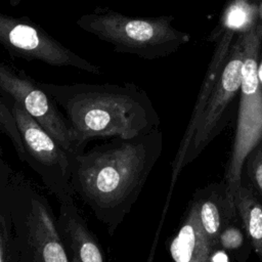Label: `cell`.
<instances>
[{"instance_id": "obj_1", "label": "cell", "mask_w": 262, "mask_h": 262, "mask_svg": "<svg viewBox=\"0 0 262 262\" xmlns=\"http://www.w3.org/2000/svg\"><path fill=\"white\" fill-rule=\"evenodd\" d=\"M163 150L158 128L71 154L74 194L112 235L129 214Z\"/></svg>"}, {"instance_id": "obj_2", "label": "cell", "mask_w": 262, "mask_h": 262, "mask_svg": "<svg viewBox=\"0 0 262 262\" xmlns=\"http://www.w3.org/2000/svg\"><path fill=\"white\" fill-rule=\"evenodd\" d=\"M37 83L62 110L79 150L91 139L132 138L159 128L148 96L133 83Z\"/></svg>"}, {"instance_id": "obj_3", "label": "cell", "mask_w": 262, "mask_h": 262, "mask_svg": "<svg viewBox=\"0 0 262 262\" xmlns=\"http://www.w3.org/2000/svg\"><path fill=\"white\" fill-rule=\"evenodd\" d=\"M5 196L20 262H70L57 216L44 194L14 173Z\"/></svg>"}, {"instance_id": "obj_4", "label": "cell", "mask_w": 262, "mask_h": 262, "mask_svg": "<svg viewBox=\"0 0 262 262\" xmlns=\"http://www.w3.org/2000/svg\"><path fill=\"white\" fill-rule=\"evenodd\" d=\"M172 19L167 15L131 16L108 7H96L81 15L76 24L81 30L111 44L116 52L154 59L173 52L189 38L171 25Z\"/></svg>"}, {"instance_id": "obj_5", "label": "cell", "mask_w": 262, "mask_h": 262, "mask_svg": "<svg viewBox=\"0 0 262 262\" xmlns=\"http://www.w3.org/2000/svg\"><path fill=\"white\" fill-rule=\"evenodd\" d=\"M243 36L244 62L237 122L223 178L233 196L241 184L245 158L262 137V86L258 78V56L262 35L256 26Z\"/></svg>"}, {"instance_id": "obj_6", "label": "cell", "mask_w": 262, "mask_h": 262, "mask_svg": "<svg viewBox=\"0 0 262 262\" xmlns=\"http://www.w3.org/2000/svg\"><path fill=\"white\" fill-rule=\"evenodd\" d=\"M0 46L14 57L101 75L102 68L77 54L26 16L0 12Z\"/></svg>"}, {"instance_id": "obj_7", "label": "cell", "mask_w": 262, "mask_h": 262, "mask_svg": "<svg viewBox=\"0 0 262 262\" xmlns=\"http://www.w3.org/2000/svg\"><path fill=\"white\" fill-rule=\"evenodd\" d=\"M9 101L27 154L26 163L39 175L58 203L74 198L71 154L17 102Z\"/></svg>"}, {"instance_id": "obj_8", "label": "cell", "mask_w": 262, "mask_h": 262, "mask_svg": "<svg viewBox=\"0 0 262 262\" xmlns=\"http://www.w3.org/2000/svg\"><path fill=\"white\" fill-rule=\"evenodd\" d=\"M0 93L17 102L67 151H79L67 119L54 99L23 70L1 60Z\"/></svg>"}, {"instance_id": "obj_9", "label": "cell", "mask_w": 262, "mask_h": 262, "mask_svg": "<svg viewBox=\"0 0 262 262\" xmlns=\"http://www.w3.org/2000/svg\"><path fill=\"white\" fill-rule=\"evenodd\" d=\"M244 62V36L230 48L222 73L206 104L202 119L183 158L181 168L190 164L223 130L227 123L229 105L241 89Z\"/></svg>"}, {"instance_id": "obj_10", "label": "cell", "mask_w": 262, "mask_h": 262, "mask_svg": "<svg viewBox=\"0 0 262 262\" xmlns=\"http://www.w3.org/2000/svg\"><path fill=\"white\" fill-rule=\"evenodd\" d=\"M173 262H231L229 255L212 243L202 227L194 202L191 200L183 219L168 241Z\"/></svg>"}, {"instance_id": "obj_11", "label": "cell", "mask_w": 262, "mask_h": 262, "mask_svg": "<svg viewBox=\"0 0 262 262\" xmlns=\"http://www.w3.org/2000/svg\"><path fill=\"white\" fill-rule=\"evenodd\" d=\"M234 32L230 30H223V34L221 35L218 44L215 48L214 54L212 56V59L210 61V64L208 67L205 79L203 81V84L201 86L200 92L196 97V101L194 103L189 122L187 124V127L184 131V134L180 140L179 147L177 149V152L174 157V160L171 164V182H170V188H169V193H168V200L166 203L170 202L171 195H172V190L174 188V185L176 183V180L181 173V164L183 161V158L185 156V152L188 148V145L190 144L192 137L194 135V132L198 128V125L202 119L203 113L205 111L206 104L214 90V87L222 73V70L224 68L225 61L228 57L230 48H231V42L234 36Z\"/></svg>"}, {"instance_id": "obj_12", "label": "cell", "mask_w": 262, "mask_h": 262, "mask_svg": "<svg viewBox=\"0 0 262 262\" xmlns=\"http://www.w3.org/2000/svg\"><path fill=\"white\" fill-rule=\"evenodd\" d=\"M57 224L70 262H106L101 244L78 210L74 198L59 203Z\"/></svg>"}, {"instance_id": "obj_13", "label": "cell", "mask_w": 262, "mask_h": 262, "mask_svg": "<svg viewBox=\"0 0 262 262\" xmlns=\"http://www.w3.org/2000/svg\"><path fill=\"white\" fill-rule=\"evenodd\" d=\"M191 200L195 204L203 229L214 244H217L224 227L241 219L233 195L224 180L199 188Z\"/></svg>"}, {"instance_id": "obj_14", "label": "cell", "mask_w": 262, "mask_h": 262, "mask_svg": "<svg viewBox=\"0 0 262 262\" xmlns=\"http://www.w3.org/2000/svg\"><path fill=\"white\" fill-rule=\"evenodd\" d=\"M233 199L253 250L262 261V201L243 179Z\"/></svg>"}, {"instance_id": "obj_15", "label": "cell", "mask_w": 262, "mask_h": 262, "mask_svg": "<svg viewBox=\"0 0 262 262\" xmlns=\"http://www.w3.org/2000/svg\"><path fill=\"white\" fill-rule=\"evenodd\" d=\"M258 24V2L231 0L221 15L223 30L246 34Z\"/></svg>"}, {"instance_id": "obj_16", "label": "cell", "mask_w": 262, "mask_h": 262, "mask_svg": "<svg viewBox=\"0 0 262 262\" xmlns=\"http://www.w3.org/2000/svg\"><path fill=\"white\" fill-rule=\"evenodd\" d=\"M217 244L234 262H247L253 251L252 243L241 219L223 228L217 238Z\"/></svg>"}, {"instance_id": "obj_17", "label": "cell", "mask_w": 262, "mask_h": 262, "mask_svg": "<svg viewBox=\"0 0 262 262\" xmlns=\"http://www.w3.org/2000/svg\"><path fill=\"white\" fill-rule=\"evenodd\" d=\"M0 262H20L6 196L0 202Z\"/></svg>"}, {"instance_id": "obj_18", "label": "cell", "mask_w": 262, "mask_h": 262, "mask_svg": "<svg viewBox=\"0 0 262 262\" xmlns=\"http://www.w3.org/2000/svg\"><path fill=\"white\" fill-rule=\"evenodd\" d=\"M242 179L262 201V137L250 149L245 158Z\"/></svg>"}, {"instance_id": "obj_19", "label": "cell", "mask_w": 262, "mask_h": 262, "mask_svg": "<svg viewBox=\"0 0 262 262\" xmlns=\"http://www.w3.org/2000/svg\"><path fill=\"white\" fill-rule=\"evenodd\" d=\"M0 132L4 133L11 141L18 159L26 163L27 154L25 150L21 135L19 133L16 120L11 110L9 99L0 93Z\"/></svg>"}, {"instance_id": "obj_20", "label": "cell", "mask_w": 262, "mask_h": 262, "mask_svg": "<svg viewBox=\"0 0 262 262\" xmlns=\"http://www.w3.org/2000/svg\"><path fill=\"white\" fill-rule=\"evenodd\" d=\"M14 173L15 172L9 167L8 163L6 162L0 145V202L5 196Z\"/></svg>"}, {"instance_id": "obj_21", "label": "cell", "mask_w": 262, "mask_h": 262, "mask_svg": "<svg viewBox=\"0 0 262 262\" xmlns=\"http://www.w3.org/2000/svg\"><path fill=\"white\" fill-rule=\"evenodd\" d=\"M163 219H161V222H160V225L158 227V230L156 232V236H155V239H154V243H152V246H151V249H150V252H149V255H148V258H147V261L146 262H152L154 261V256H155V252H156V247H157V244H158V238H159V234H160V230L162 228V224H163Z\"/></svg>"}, {"instance_id": "obj_22", "label": "cell", "mask_w": 262, "mask_h": 262, "mask_svg": "<svg viewBox=\"0 0 262 262\" xmlns=\"http://www.w3.org/2000/svg\"><path fill=\"white\" fill-rule=\"evenodd\" d=\"M257 28H258L260 34L262 35V0H260L258 2V24H257Z\"/></svg>"}, {"instance_id": "obj_23", "label": "cell", "mask_w": 262, "mask_h": 262, "mask_svg": "<svg viewBox=\"0 0 262 262\" xmlns=\"http://www.w3.org/2000/svg\"><path fill=\"white\" fill-rule=\"evenodd\" d=\"M258 78H259L260 84H261V86H262V60H261V62L258 64Z\"/></svg>"}, {"instance_id": "obj_24", "label": "cell", "mask_w": 262, "mask_h": 262, "mask_svg": "<svg viewBox=\"0 0 262 262\" xmlns=\"http://www.w3.org/2000/svg\"><path fill=\"white\" fill-rule=\"evenodd\" d=\"M252 1H254V2H259L260 0H252Z\"/></svg>"}]
</instances>
